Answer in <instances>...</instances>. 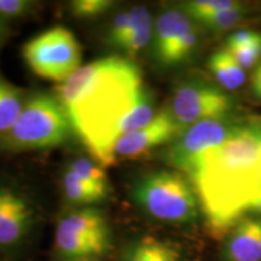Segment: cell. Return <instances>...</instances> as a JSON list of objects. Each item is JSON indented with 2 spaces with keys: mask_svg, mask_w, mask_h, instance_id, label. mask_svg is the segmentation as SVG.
I'll return each mask as SVG.
<instances>
[{
  "mask_svg": "<svg viewBox=\"0 0 261 261\" xmlns=\"http://www.w3.org/2000/svg\"><path fill=\"white\" fill-rule=\"evenodd\" d=\"M55 91L91 158L102 167L114 165L123 125L148 91L138 65L128 57L98 58L81 65Z\"/></svg>",
  "mask_w": 261,
  "mask_h": 261,
  "instance_id": "6da1fadb",
  "label": "cell"
},
{
  "mask_svg": "<svg viewBox=\"0 0 261 261\" xmlns=\"http://www.w3.org/2000/svg\"><path fill=\"white\" fill-rule=\"evenodd\" d=\"M71 126L56 96L35 93L28 97L12 128L0 136V148L6 151L51 149L67 142Z\"/></svg>",
  "mask_w": 261,
  "mask_h": 261,
  "instance_id": "7a4b0ae2",
  "label": "cell"
},
{
  "mask_svg": "<svg viewBox=\"0 0 261 261\" xmlns=\"http://www.w3.org/2000/svg\"><path fill=\"white\" fill-rule=\"evenodd\" d=\"M132 198L151 218L171 224L194 223L201 210L194 185L174 171L143 175L133 184Z\"/></svg>",
  "mask_w": 261,
  "mask_h": 261,
  "instance_id": "3957f363",
  "label": "cell"
},
{
  "mask_svg": "<svg viewBox=\"0 0 261 261\" xmlns=\"http://www.w3.org/2000/svg\"><path fill=\"white\" fill-rule=\"evenodd\" d=\"M22 56L35 75L62 84L81 68L83 50L73 32L56 25L25 42Z\"/></svg>",
  "mask_w": 261,
  "mask_h": 261,
  "instance_id": "277c9868",
  "label": "cell"
},
{
  "mask_svg": "<svg viewBox=\"0 0 261 261\" xmlns=\"http://www.w3.org/2000/svg\"><path fill=\"white\" fill-rule=\"evenodd\" d=\"M168 108L184 132L204 120L230 116L233 99L218 85L203 77H190L175 86Z\"/></svg>",
  "mask_w": 261,
  "mask_h": 261,
  "instance_id": "5b68a950",
  "label": "cell"
},
{
  "mask_svg": "<svg viewBox=\"0 0 261 261\" xmlns=\"http://www.w3.org/2000/svg\"><path fill=\"white\" fill-rule=\"evenodd\" d=\"M242 127L230 116L195 123L168 144L163 151V160L172 167L188 174L201 155L227 142Z\"/></svg>",
  "mask_w": 261,
  "mask_h": 261,
  "instance_id": "8992f818",
  "label": "cell"
},
{
  "mask_svg": "<svg viewBox=\"0 0 261 261\" xmlns=\"http://www.w3.org/2000/svg\"><path fill=\"white\" fill-rule=\"evenodd\" d=\"M182 132L168 106L162 107L145 128L122 136L114 148V161L138 160L163 144H171Z\"/></svg>",
  "mask_w": 261,
  "mask_h": 261,
  "instance_id": "52a82bcc",
  "label": "cell"
},
{
  "mask_svg": "<svg viewBox=\"0 0 261 261\" xmlns=\"http://www.w3.org/2000/svg\"><path fill=\"white\" fill-rule=\"evenodd\" d=\"M34 211L25 196L10 187H0V247L23 241L31 230Z\"/></svg>",
  "mask_w": 261,
  "mask_h": 261,
  "instance_id": "ba28073f",
  "label": "cell"
},
{
  "mask_svg": "<svg viewBox=\"0 0 261 261\" xmlns=\"http://www.w3.org/2000/svg\"><path fill=\"white\" fill-rule=\"evenodd\" d=\"M221 261H261V217L246 215L227 232Z\"/></svg>",
  "mask_w": 261,
  "mask_h": 261,
  "instance_id": "9c48e42d",
  "label": "cell"
},
{
  "mask_svg": "<svg viewBox=\"0 0 261 261\" xmlns=\"http://www.w3.org/2000/svg\"><path fill=\"white\" fill-rule=\"evenodd\" d=\"M196 23L181 10H168L162 12L154 24L151 47L155 61L161 64L166 55L185 33L190 31Z\"/></svg>",
  "mask_w": 261,
  "mask_h": 261,
  "instance_id": "30bf717a",
  "label": "cell"
},
{
  "mask_svg": "<svg viewBox=\"0 0 261 261\" xmlns=\"http://www.w3.org/2000/svg\"><path fill=\"white\" fill-rule=\"evenodd\" d=\"M110 248V237L89 236L56 230L55 250L62 260L99 257Z\"/></svg>",
  "mask_w": 261,
  "mask_h": 261,
  "instance_id": "8fae6325",
  "label": "cell"
},
{
  "mask_svg": "<svg viewBox=\"0 0 261 261\" xmlns=\"http://www.w3.org/2000/svg\"><path fill=\"white\" fill-rule=\"evenodd\" d=\"M120 261H185L179 247L155 236H140L126 246Z\"/></svg>",
  "mask_w": 261,
  "mask_h": 261,
  "instance_id": "7c38bea8",
  "label": "cell"
},
{
  "mask_svg": "<svg viewBox=\"0 0 261 261\" xmlns=\"http://www.w3.org/2000/svg\"><path fill=\"white\" fill-rule=\"evenodd\" d=\"M56 230L64 232L110 237V227L106 214L94 207H80L62 215Z\"/></svg>",
  "mask_w": 261,
  "mask_h": 261,
  "instance_id": "4fadbf2b",
  "label": "cell"
},
{
  "mask_svg": "<svg viewBox=\"0 0 261 261\" xmlns=\"http://www.w3.org/2000/svg\"><path fill=\"white\" fill-rule=\"evenodd\" d=\"M207 67L224 90H237L246 83V70L237 63L226 47L213 52L207 62Z\"/></svg>",
  "mask_w": 261,
  "mask_h": 261,
  "instance_id": "5bb4252c",
  "label": "cell"
},
{
  "mask_svg": "<svg viewBox=\"0 0 261 261\" xmlns=\"http://www.w3.org/2000/svg\"><path fill=\"white\" fill-rule=\"evenodd\" d=\"M62 187L65 200L84 207H91V204L103 202L109 196V188L90 184L68 168L65 169L62 179Z\"/></svg>",
  "mask_w": 261,
  "mask_h": 261,
  "instance_id": "9a60e30c",
  "label": "cell"
},
{
  "mask_svg": "<svg viewBox=\"0 0 261 261\" xmlns=\"http://www.w3.org/2000/svg\"><path fill=\"white\" fill-rule=\"evenodd\" d=\"M28 97L25 91L0 76V136L12 128L21 115Z\"/></svg>",
  "mask_w": 261,
  "mask_h": 261,
  "instance_id": "2e32d148",
  "label": "cell"
},
{
  "mask_svg": "<svg viewBox=\"0 0 261 261\" xmlns=\"http://www.w3.org/2000/svg\"><path fill=\"white\" fill-rule=\"evenodd\" d=\"M201 39V28L196 23L190 31L185 33L179 40L175 42L174 46L171 51L166 55L161 62V67H173V65L180 64L185 62L188 58L196 51L198 45H200Z\"/></svg>",
  "mask_w": 261,
  "mask_h": 261,
  "instance_id": "e0dca14e",
  "label": "cell"
},
{
  "mask_svg": "<svg viewBox=\"0 0 261 261\" xmlns=\"http://www.w3.org/2000/svg\"><path fill=\"white\" fill-rule=\"evenodd\" d=\"M247 15L248 10L246 5L242 3H238L232 8L221 10L217 14L202 19V21L197 22V24L213 33H223L237 25Z\"/></svg>",
  "mask_w": 261,
  "mask_h": 261,
  "instance_id": "ac0fdd59",
  "label": "cell"
},
{
  "mask_svg": "<svg viewBox=\"0 0 261 261\" xmlns=\"http://www.w3.org/2000/svg\"><path fill=\"white\" fill-rule=\"evenodd\" d=\"M240 2L234 0H191L180 4V10L189 16L195 23L217 14L221 10L232 8Z\"/></svg>",
  "mask_w": 261,
  "mask_h": 261,
  "instance_id": "d6986e66",
  "label": "cell"
},
{
  "mask_svg": "<svg viewBox=\"0 0 261 261\" xmlns=\"http://www.w3.org/2000/svg\"><path fill=\"white\" fill-rule=\"evenodd\" d=\"M68 169H70L77 177L84 179L85 181L90 182V184L97 185V187L109 188L106 171L94 160L77 158L69 163Z\"/></svg>",
  "mask_w": 261,
  "mask_h": 261,
  "instance_id": "ffe728a7",
  "label": "cell"
},
{
  "mask_svg": "<svg viewBox=\"0 0 261 261\" xmlns=\"http://www.w3.org/2000/svg\"><path fill=\"white\" fill-rule=\"evenodd\" d=\"M114 6L110 0H75L70 3V11L74 17L93 19L109 11Z\"/></svg>",
  "mask_w": 261,
  "mask_h": 261,
  "instance_id": "44dd1931",
  "label": "cell"
},
{
  "mask_svg": "<svg viewBox=\"0 0 261 261\" xmlns=\"http://www.w3.org/2000/svg\"><path fill=\"white\" fill-rule=\"evenodd\" d=\"M130 12L127 11L120 12L115 17L112 19L110 24L108 25L106 32V41L110 46L119 48L121 44L126 40L130 32Z\"/></svg>",
  "mask_w": 261,
  "mask_h": 261,
  "instance_id": "7402d4cb",
  "label": "cell"
},
{
  "mask_svg": "<svg viewBox=\"0 0 261 261\" xmlns=\"http://www.w3.org/2000/svg\"><path fill=\"white\" fill-rule=\"evenodd\" d=\"M34 2L28 0H0V17L8 19L24 17L35 9Z\"/></svg>",
  "mask_w": 261,
  "mask_h": 261,
  "instance_id": "603a6c76",
  "label": "cell"
},
{
  "mask_svg": "<svg viewBox=\"0 0 261 261\" xmlns=\"http://www.w3.org/2000/svg\"><path fill=\"white\" fill-rule=\"evenodd\" d=\"M231 55L237 61V63L243 68L244 70L254 68L261 62V42L254 44L252 46H247L242 48H234L228 50Z\"/></svg>",
  "mask_w": 261,
  "mask_h": 261,
  "instance_id": "cb8c5ba5",
  "label": "cell"
},
{
  "mask_svg": "<svg viewBox=\"0 0 261 261\" xmlns=\"http://www.w3.org/2000/svg\"><path fill=\"white\" fill-rule=\"evenodd\" d=\"M261 42V33L255 31H237L232 33L226 40L227 50H234V48H242L252 46L254 44Z\"/></svg>",
  "mask_w": 261,
  "mask_h": 261,
  "instance_id": "d4e9b609",
  "label": "cell"
},
{
  "mask_svg": "<svg viewBox=\"0 0 261 261\" xmlns=\"http://www.w3.org/2000/svg\"><path fill=\"white\" fill-rule=\"evenodd\" d=\"M247 215H257L261 217V189L250 200L247 205Z\"/></svg>",
  "mask_w": 261,
  "mask_h": 261,
  "instance_id": "484cf974",
  "label": "cell"
},
{
  "mask_svg": "<svg viewBox=\"0 0 261 261\" xmlns=\"http://www.w3.org/2000/svg\"><path fill=\"white\" fill-rule=\"evenodd\" d=\"M252 91L254 96L261 100V79H252Z\"/></svg>",
  "mask_w": 261,
  "mask_h": 261,
  "instance_id": "4316f807",
  "label": "cell"
},
{
  "mask_svg": "<svg viewBox=\"0 0 261 261\" xmlns=\"http://www.w3.org/2000/svg\"><path fill=\"white\" fill-rule=\"evenodd\" d=\"M8 34V24H6V19L0 17V45L3 44L4 39Z\"/></svg>",
  "mask_w": 261,
  "mask_h": 261,
  "instance_id": "83f0119b",
  "label": "cell"
},
{
  "mask_svg": "<svg viewBox=\"0 0 261 261\" xmlns=\"http://www.w3.org/2000/svg\"><path fill=\"white\" fill-rule=\"evenodd\" d=\"M252 79H261V62L257 64V67L255 68V70L253 71Z\"/></svg>",
  "mask_w": 261,
  "mask_h": 261,
  "instance_id": "f1b7e54d",
  "label": "cell"
},
{
  "mask_svg": "<svg viewBox=\"0 0 261 261\" xmlns=\"http://www.w3.org/2000/svg\"><path fill=\"white\" fill-rule=\"evenodd\" d=\"M60 261H100L98 257H89V259H71V260H60Z\"/></svg>",
  "mask_w": 261,
  "mask_h": 261,
  "instance_id": "f546056e",
  "label": "cell"
},
{
  "mask_svg": "<svg viewBox=\"0 0 261 261\" xmlns=\"http://www.w3.org/2000/svg\"><path fill=\"white\" fill-rule=\"evenodd\" d=\"M254 123H259V125L261 126V116H256V117H254V121H253Z\"/></svg>",
  "mask_w": 261,
  "mask_h": 261,
  "instance_id": "4dcf8cb0",
  "label": "cell"
},
{
  "mask_svg": "<svg viewBox=\"0 0 261 261\" xmlns=\"http://www.w3.org/2000/svg\"><path fill=\"white\" fill-rule=\"evenodd\" d=\"M260 173H261V163H260Z\"/></svg>",
  "mask_w": 261,
  "mask_h": 261,
  "instance_id": "1f68e13d",
  "label": "cell"
}]
</instances>
